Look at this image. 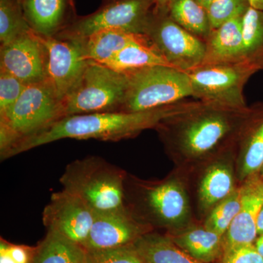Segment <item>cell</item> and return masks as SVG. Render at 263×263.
Listing matches in <instances>:
<instances>
[{
	"label": "cell",
	"mask_w": 263,
	"mask_h": 263,
	"mask_svg": "<svg viewBox=\"0 0 263 263\" xmlns=\"http://www.w3.org/2000/svg\"><path fill=\"white\" fill-rule=\"evenodd\" d=\"M252 108L191 101L155 127L170 153L187 161L206 158L238 141Z\"/></svg>",
	"instance_id": "6da1fadb"
},
{
	"label": "cell",
	"mask_w": 263,
	"mask_h": 263,
	"mask_svg": "<svg viewBox=\"0 0 263 263\" xmlns=\"http://www.w3.org/2000/svg\"><path fill=\"white\" fill-rule=\"evenodd\" d=\"M190 102L179 103L141 112H103L67 116L34 136L14 145L2 160L65 138L118 141L155 128L161 121L184 108Z\"/></svg>",
	"instance_id": "7a4b0ae2"
},
{
	"label": "cell",
	"mask_w": 263,
	"mask_h": 263,
	"mask_svg": "<svg viewBox=\"0 0 263 263\" xmlns=\"http://www.w3.org/2000/svg\"><path fill=\"white\" fill-rule=\"evenodd\" d=\"M125 175L103 158L76 160L66 167L60 183L63 190L81 199L95 212L125 206Z\"/></svg>",
	"instance_id": "3957f363"
},
{
	"label": "cell",
	"mask_w": 263,
	"mask_h": 263,
	"mask_svg": "<svg viewBox=\"0 0 263 263\" xmlns=\"http://www.w3.org/2000/svg\"><path fill=\"white\" fill-rule=\"evenodd\" d=\"M63 117L61 100L46 81L27 85L10 113L0 117L1 158L18 142Z\"/></svg>",
	"instance_id": "277c9868"
},
{
	"label": "cell",
	"mask_w": 263,
	"mask_h": 263,
	"mask_svg": "<svg viewBox=\"0 0 263 263\" xmlns=\"http://www.w3.org/2000/svg\"><path fill=\"white\" fill-rule=\"evenodd\" d=\"M127 88L126 72L89 60L80 79L62 100L63 117L121 111Z\"/></svg>",
	"instance_id": "5b68a950"
},
{
	"label": "cell",
	"mask_w": 263,
	"mask_h": 263,
	"mask_svg": "<svg viewBox=\"0 0 263 263\" xmlns=\"http://www.w3.org/2000/svg\"><path fill=\"white\" fill-rule=\"evenodd\" d=\"M128 88L122 112H141L167 106L193 96L187 72L169 66L127 71Z\"/></svg>",
	"instance_id": "8992f818"
},
{
	"label": "cell",
	"mask_w": 263,
	"mask_h": 263,
	"mask_svg": "<svg viewBox=\"0 0 263 263\" xmlns=\"http://www.w3.org/2000/svg\"><path fill=\"white\" fill-rule=\"evenodd\" d=\"M257 71L245 62L202 65L188 71L193 98L234 108H247L243 90Z\"/></svg>",
	"instance_id": "52a82bcc"
},
{
	"label": "cell",
	"mask_w": 263,
	"mask_h": 263,
	"mask_svg": "<svg viewBox=\"0 0 263 263\" xmlns=\"http://www.w3.org/2000/svg\"><path fill=\"white\" fill-rule=\"evenodd\" d=\"M157 8L156 0H102L96 11L78 16L58 35L85 37L103 29L144 34Z\"/></svg>",
	"instance_id": "ba28073f"
},
{
	"label": "cell",
	"mask_w": 263,
	"mask_h": 263,
	"mask_svg": "<svg viewBox=\"0 0 263 263\" xmlns=\"http://www.w3.org/2000/svg\"><path fill=\"white\" fill-rule=\"evenodd\" d=\"M144 34L171 67L188 72L203 62L205 42L176 23L167 10L157 7Z\"/></svg>",
	"instance_id": "9c48e42d"
},
{
	"label": "cell",
	"mask_w": 263,
	"mask_h": 263,
	"mask_svg": "<svg viewBox=\"0 0 263 263\" xmlns=\"http://www.w3.org/2000/svg\"><path fill=\"white\" fill-rule=\"evenodd\" d=\"M139 187L136 207L148 223L176 230L187 226L190 202L186 190L179 180L143 183Z\"/></svg>",
	"instance_id": "30bf717a"
},
{
	"label": "cell",
	"mask_w": 263,
	"mask_h": 263,
	"mask_svg": "<svg viewBox=\"0 0 263 263\" xmlns=\"http://www.w3.org/2000/svg\"><path fill=\"white\" fill-rule=\"evenodd\" d=\"M37 36L44 53L45 81L62 102L80 79L89 60L85 57L80 38Z\"/></svg>",
	"instance_id": "8fae6325"
},
{
	"label": "cell",
	"mask_w": 263,
	"mask_h": 263,
	"mask_svg": "<svg viewBox=\"0 0 263 263\" xmlns=\"http://www.w3.org/2000/svg\"><path fill=\"white\" fill-rule=\"evenodd\" d=\"M95 213L79 197L62 190L51 195L43 210V221L48 230L83 247L92 226Z\"/></svg>",
	"instance_id": "7c38bea8"
},
{
	"label": "cell",
	"mask_w": 263,
	"mask_h": 263,
	"mask_svg": "<svg viewBox=\"0 0 263 263\" xmlns=\"http://www.w3.org/2000/svg\"><path fill=\"white\" fill-rule=\"evenodd\" d=\"M148 232V226L137 219L126 205L110 212H95L89 236L82 247L93 251L131 245Z\"/></svg>",
	"instance_id": "4fadbf2b"
},
{
	"label": "cell",
	"mask_w": 263,
	"mask_h": 263,
	"mask_svg": "<svg viewBox=\"0 0 263 263\" xmlns=\"http://www.w3.org/2000/svg\"><path fill=\"white\" fill-rule=\"evenodd\" d=\"M0 69L25 83L45 80V60L42 44L33 29L1 46Z\"/></svg>",
	"instance_id": "5bb4252c"
},
{
	"label": "cell",
	"mask_w": 263,
	"mask_h": 263,
	"mask_svg": "<svg viewBox=\"0 0 263 263\" xmlns=\"http://www.w3.org/2000/svg\"><path fill=\"white\" fill-rule=\"evenodd\" d=\"M242 187L238 214L224 236V252L253 245L257 238V220L263 206V177L254 176Z\"/></svg>",
	"instance_id": "9a60e30c"
},
{
	"label": "cell",
	"mask_w": 263,
	"mask_h": 263,
	"mask_svg": "<svg viewBox=\"0 0 263 263\" xmlns=\"http://www.w3.org/2000/svg\"><path fill=\"white\" fill-rule=\"evenodd\" d=\"M22 5L31 28L46 37L58 35L79 16L74 0H22Z\"/></svg>",
	"instance_id": "2e32d148"
},
{
	"label": "cell",
	"mask_w": 263,
	"mask_h": 263,
	"mask_svg": "<svg viewBox=\"0 0 263 263\" xmlns=\"http://www.w3.org/2000/svg\"><path fill=\"white\" fill-rule=\"evenodd\" d=\"M236 143L240 146L238 177L250 179L263 168V103L252 108Z\"/></svg>",
	"instance_id": "e0dca14e"
},
{
	"label": "cell",
	"mask_w": 263,
	"mask_h": 263,
	"mask_svg": "<svg viewBox=\"0 0 263 263\" xmlns=\"http://www.w3.org/2000/svg\"><path fill=\"white\" fill-rule=\"evenodd\" d=\"M80 40L86 60L102 65L130 45L153 46L146 34L117 29H100Z\"/></svg>",
	"instance_id": "ac0fdd59"
},
{
	"label": "cell",
	"mask_w": 263,
	"mask_h": 263,
	"mask_svg": "<svg viewBox=\"0 0 263 263\" xmlns=\"http://www.w3.org/2000/svg\"><path fill=\"white\" fill-rule=\"evenodd\" d=\"M204 42L205 57L200 65L240 62L243 49V16L212 29Z\"/></svg>",
	"instance_id": "d6986e66"
},
{
	"label": "cell",
	"mask_w": 263,
	"mask_h": 263,
	"mask_svg": "<svg viewBox=\"0 0 263 263\" xmlns=\"http://www.w3.org/2000/svg\"><path fill=\"white\" fill-rule=\"evenodd\" d=\"M228 163L224 160L216 161L204 173L198 190L203 210H212L235 190L233 168Z\"/></svg>",
	"instance_id": "ffe728a7"
},
{
	"label": "cell",
	"mask_w": 263,
	"mask_h": 263,
	"mask_svg": "<svg viewBox=\"0 0 263 263\" xmlns=\"http://www.w3.org/2000/svg\"><path fill=\"white\" fill-rule=\"evenodd\" d=\"M169 237L193 258L203 263L215 261L224 249V238L205 227L188 228Z\"/></svg>",
	"instance_id": "44dd1931"
},
{
	"label": "cell",
	"mask_w": 263,
	"mask_h": 263,
	"mask_svg": "<svg viewBox=\"0 0 263 263\" xmlns=\"http://www.w3.org/2000/svg\"><path fill=\"white\" fill-rule=\"evenodd\" d=\"M132 245L146 263H203L178 247L170 237L158 233L148 232Z\"/></svg>",
	"instance_id": "7402d4cb"
},
{
	"label": "cell",
	"mask_w": 263,
	"mask_h": 263,
	"mask_svg": "<svg viewBox=\"0 0 263 263\" xmlns=\"http://www.w3.org/2000/svg\"><path fill=\"white\" fill-rule=\"evenodd\" d=\"M167 10L176 23L203 41L212 32L206 10L196 0H170Z\"/></svg>",
	"instance_id": "603a6c76"
},
{
	"label": "cell",
	"mask_w": 263,
	"mask_h": 263,
	"mask_svg": "<svg viewBox=\"0 0 263 263\" xmlns=\"http://www.w3.org/2000/svg\"><path fill=\"white\" fill-rule=\"evenodd\" d=\"M81 246L55 231L47 235L36 248L32 263H76L85 255Z\"/></svg>",
	"instance_id": "cb8c5ba5"
},
{
	"label": "cell",
	"mask_w": 263,
	"mask_h": 263,
	"mask_svg": "<svg viewBox=\"0 0 263 263\" xmlns=\"http://www.w3.org/2000/svg\"><path fill=\"white\" fill-rule=\"evenodd\" d=\"M258 72L263 70V11L250 8L243 16L241 60Z\"/></svg>",
	"instance_id": "d4e9b609"
},
{
	"label": "cell",
	"mask_w": 263,
	"mask_h": 263,
	"mask_svg": "<svg viewBox=\"0 0 263 263\" xmlns=\"http://www.w3.org/2000/svg\"><path fill=\"white\" fill-rule=\"evenodd\" d=\"M104 65L119 72H127L153 66L171 67L153 46L138 44L130 45L124 48Z\"/></svg>",
	"instance_id": "484cf974"
},
{
	"label": "cell",
	"mask_w": 263,
	"mask_h": 263,
	"mask_svg": "<svg viewBox=\"0 0 263 263\" xmlns=\"http://www.w3.org/2000/svg\"><path fill=\"white\" fill-rule=\"evenodd\" d=\"M32 29L24 16L22 3L0 0V42L5 46Z\"/></svg>",
	"instance_id": "4316f807"
},
{
	"label": "cell",
	"mask_w": 263,
	"mask_h": 263,
	"mask_svg": "<svg viewBox=\"0 0 263 263\" xmlns=\"http://www.w3.org/2000/svg\"><path fill=\"white\" fill-rule=\"evenodd\" d=\"M241 198L242 187L235 189L210 211L204 227L224 238L239 211Z\"/></svg>",
	"instance_id": "83f0119b"
},
{
	"label": "cell",
	"mask_w": 263,
	"mask_h": 263,
	"mask_svg": "<svg viewBox=\"0 0 263 263\" xmlns=\"http://www.w3.org/2000/svg\"><path fill=\"white\" fill-rule=\"evenodd\" d=\"M249 8L247 0H213L206 9L212 29L232 19L243 16Z\"/></svg>",
	"instance_id": "f1b7e54d"
},
{
	"label": "cell",
	"mask_w": 263,
	"mask_h": 263,
	"mask_svg": "<svg viewBox=\"0 0 263 263\" xmlns=\"http://www.w3.org/2000/svg\"><path fill=\"white\" fill-rule=\"evenodd\" d=\"M87 263H146L133 245L100 250L86 251Z\"/></svg>",
	"instance_id": "f546056e"
},
{
	"label": "cell",
	"mask_w": 263,
	"mask_h": 263,
	"mask_svg": "<svg viewBox=\"0 0 263 263\" xmlns=\"http://www.w3.org/2000/svg\"><path fill=\"white\" fill-rule=\"evenodd\" d=\"M27 85L0 69V117L10 113Z\"/></svg>",
	"instance_id": "4dcf8cb0"
},
{
	"label": "cell",
	"mask_w": 263,
	"mask_h": 263,
	"mask_svg": "<svg viewBox=\"0 0 263 263\" xmlns=\"http://www.w3.org/2000/svg\"><path fill=\"white\" fill-rule=\"evenodd\" d=\"M36 248L13 245L1 239L0 263H32Z\"/></svg>",
	"instance_id": "1f68e13d"
},
{
	"label": "cell",
	"mask_w": 263,
	"mask_h": 263,
	"mask_svg": "<svg viewBox=\"0 0 263 263\" xmlns=\"http://www.w3.org/2000/svg\"><path fill=\"white\" fill-rule=\"evenodd\" d=\"M222 263H263V257L254 245L245 246L224 252Z\"/></svg>",
	"instance_id": "d6a6232c"
},
{
	"label": "cell",
	"mask_w": 263,
	"mask_h": 263,
	"mask_svg": "<svg viewBox=\"0 0 263 263\" xmlns=\"http://www.w3.org/2000/svg\"><path fill=\"white\" fill-rule=\"evenodd\" d=\"M257 235H263V206L259 213L257 220Z\"/></svg>",
	"instance_id": "836d02e7"
},
{
	"label": "cell",
	"mask_w": 263,
	"mask_h": 263,
	"mask_svg": "<svg viewBox=\"0 0 263 263\" xmlns=\"http://www.w3.org/2000/svg\"><path fill=\"white\" fill-rule=\"evenodd\" d=\"M254 247L257 249V252L263 257V235H259L254 243Z\"/></svg>",
	"instance_id": "e575fe53"
},
{
	"label": "cell",
	"mask_w": 263,
	"mask_h": 263,
	"mask_svg": "<svg viewBox=\"0 0 263 263\" xmlns=\"http://www.w3.org/2000/svg\"><path fill=\"white\" fill-rule=\"evenodd\" d=\"M249 2L250 7L263 11V0H247Z\"/></svg>",
	"instance_id": "d590c367"
},
{
	"label": "cell",
	"mask_w": 263,
	"mask_h": 263,
	"mask_svg": "<svg viewBox=\"0 0 263 263\" xmlns=\"http://www.w3.org/2000/svg\"><path fill=\"white\" fill-rule=\"evenodd\" d=\"M156 2L159 8L167 10L170 0H156Z\"/></svg>",
	"instance_id": "8d00e7d4"
},
{
	"label": "cell",
	"mask_w": 263,
	"mask_h": 263,
	"mask_svg": "<svg viewBox=\"0 0 263 263\" xmlns=\"http://www.w3.org/2000/svg\"><path fill=\"white\" fill-rule=\"evenodd\" d=\"M196 1L206 10L211 3H212L213 0H196Z\"/></svg>",
	"instance_id": "74e56055"
},
{
	"label": "cell",
	"mask_w": 263,
	"mask_h": 263,
	"mask_svg": "<svg viewBox=\"0 0 263 263\" xmlns=\"http://www.w3.org/2000/svg\"><path fill=\"white\" fill-rule=\"evenodd\" d=\"M76 263H87L86 262V253H85L84 257H83L82 258L80 259V260L78 261V262Z\"/></svg>",
	"instance_id": "f35d334b"
},
{
	"label": "cell",
	"mask_w": 263,
	"mask_h": 263,
	"mask_svg": "<svg viewBox=\"0 0 263 263\" xmlns=\"http://www.w3.org/2000/svg\"><path fill=\"white\" fill-rule=\"evenodd\" d=\"M17 1L19 2L20 3H22V0H17Z\"/></svg>",
	"instance_id": "ab89813d"
},
{
	"label": "cell",
	"mask_w": 263,
	"mask_h": 263,
	"mask_svg": "<svg viewBox=\"0 0 263 263\" xmlns=\"http://www.w3.org/2000/svg\"><path fill=\"white\" fill-rule=\"evenodd\" d=\"M262 177H263V168H262Z\"/></svg>",
	"instance_id": "60d3db41"
}]
</instances>
